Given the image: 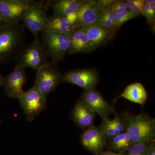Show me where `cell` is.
<instances>
[{
	"mask_svg": "<svg viewBox=\"0 0 155 155\" xmlns=\"http://www.w3.org/2000/svg\"><path fill=\"white\" fill-rule=\"evenodd\" d=\"M125 131L132 144L155 141V119L145 113L138 115L125 114L122 116Z\"/></svg>",
	"mask_w": 155,
	"mask_h": 155,
	"instance_id": "obj_1",
	"label": "cell"
},
{
	"mask_svg": "<svg viewBox=\"0 0 155 155\" xmlns=\"http://www.w3.org/2000/svg\"><path fill=\"white\" fill-rule=\"evenodd\" d=\"M24 35L20 24L4 23L0 27V61L15 56L22 46Z\"/></svg>",
	"mask_w": 155,
	"mask_h": 155,
	"instance_id": "obj_2",
	"label": "cell"
},
{
	"mask_svg": "<svg viewBox=\"0 0 155 155\" xmlns=\"http://www.w3.org/2000/svg\"><path fill=\"white\" fill-rule=\"evenodd\" d=\"M50 1H33L31 2L22 19L24 25L35 38L44 30L48 19Z\"/></svg>",
	"mask_w": 155,
	"mask_h": 155,
	"instance_id": "obj_3",
	"label": "cell"
},
{
	"mask_svg": "<svg viewBox=\"0 0 155 155\" xmlns=\"http://www.w3.org/2000/svg\"><path fill=\"white\" fill-rule=\"evenodd\" d=\"M51 62H46L36 70L34 87L46 97L63 82V73Z\"/></svg>",
	"mask_w": 155,
	"mask_h": 155,
	"instance_id": "obj_4",
	"label": "cell"
},
{
	"mask_svg": "<svg viewBox=\"0 0 155 155\" xmlns=\"http://www.w3.org/2000/svg\"><path fill=\"white\" fill-rule=\"evenodd\" d=\"M42 43L44 46L52 63L57 65L64 61L68 52L69 37L53 32L42 31Z\"/></svg>",
	"mask_w": 155,
	"mask_h": 155,
	"instance_id": "obj_5",
	"label": "cell"
},
{
	"mask_svg": "<svg viewBox=\"0 0 155 155\" xmlns=\"http://www.w3.org/2000/svg\"><path fill=\"white\" fill-rule=\"evenodd\" d=\"M48 57L41 41L36 38L19 55L17 64L25 69L30 68L36 71L47 61Z\"/></svg>",
	"mask_w": 155,
	"mask_h": 155,
	"instance_id": "obj_6",
	"label": "cell"
},
{
	"mask_svg": "<svg viewBox=\"0 0 155 155\" xmlns=\"http://www.w3.org/2000/svg\"><path fill=\"white\" fill-rule=\"evenodd\" d=\"M46 97L33 87L19 98L21 107L27 120L31 122L46 109Z\"/></svg>",
	"mask_w": 155,
	"mask_h": 155,
	"instance_id": "obj_7",
	"label": "cell"
},
{
	"mask_svg": "<svg viewBox=\"0 0 155 155\" xmlns=\"http://www.w3.org/2000/svg\"><path fill=\"white\" fill-rule=\"evenodd\" d=\"M99 81L98 72L94 69H74L63 75V82H67L83 88L84 91L95 90Z\"/></svg>",
	"mask_w": 155,
	"mask_h": 155,
	"instance_id": "obj_8",
	"label": "cell"
},
{
	"mask_svg": "<svg viewBox=\"0 0 155 155\" xmlns=\"http://www.w3.org/2000/svg\"><path fill=\"white\" fill-rule=\"evenodd\" d=\"M32 0H0V14L4 23L19 24Z\"/></svg>",
	"mask_w": 155,
	"mask_h": 155,
	"instance_id": "obj_9",
	"label": "cell"
},
{
	"mask_svg": "<svg viewBox=\"0 0 155 155\" xmlns=\"http://www.w3.org/2000/svg\"><path fill=\"white\" fill-rule=\"evenodd\" d=\"M25 68L16 64L14 70L4 78L3 85L6 95L11 99H17L24 93L23 87L26 82Z\"/></svg>",
	"mask_w": 155,
	"mask_h": 155,
	"instance_id": "obj_10",
	"label": "cell"
},
{
	"mask_svg": "<svg viewBox=\"0 0 155 155\" xmlns=\"http://www.w3.org/2000/svg\"><path fill=\"white\" fill-rule=\"evenodd\" d=\"M102 11L98 1L83 0L82 5L76 13L75 22L76 29L84 28L97 22Z\"/></svg>",
	"mask_w": 155,
	"mask_h": 155,
	"instance_id": "obj_11",
	"label": "cell"
},
{
	"mask_svg": "<svg viewBox=\"0 0 155 155\" xmlns=\"http://www.w3.org/2000/svg\"><path fill=\"white\" fill-rule=\"evenodd\" d=\"M81 99L95 114H98L102 120L107 119L112 113H116L113 106L95 90L84 91Z\"/></svg>",
	"mask_w": 155,
	"mask_h": 155,
	"instance_id": "obj_12",
	"label": "cell"
},
{
	"mask_svg": "<svg viewBox=\"0 0 155 155\" xmlns=\"http://www.w3.org/2000/svg\"><path fill=\"white\" fill-rule=\"evenodd\" d=\"M107 138L99 128L92 125L84 129L81 136L83 146L94 155H98L107 145Z\"/></svg>",
	"mask_w": 155,
	"mask_h": 155,
	"instance_id": "obj_13",
	"label": "cell"
},
{
	"mask_svg": "<svg viewBox=\"0 0 155 155\" xmlns=\"http://www.w3.org/2000/svg\"><path fill=\"white\" fill-rule=\"evenodd\" d=\"M81 28L86 35L92 51L105 45L115 37L98 22Z\"/></svg>",
	"mask_w": 155,
	"mask_h": 155,
	"instance_id": "obj_14",
	"label": "cell"
},
{
	"mask_svg": "<svg viewBox=\"0 0 155 155\" xmlns=\"http://www.w3.org/2000/svg\"><path fill=\"white\" fill-rule=\"evenodd\" d=\"M83 2V0L50 1V7L53 9L54 14L67 17L75 25L76 13Z\"/></svg>",
	"mask_w": 155,
	"mask_h": 155,
	"instance_id": "obj_15",
	"label": "cell"
},
{
	"mask_svg": "<svg viewBox=\"0 0 155 155\" xmlns=\"http://www.w3.org/2000/svg\"><path fill=\"white\" fill-rule=\"evenodd\" d=\"M76 29L74 24L67 17L53 14L48 17L43 31L69 37Z\"/></svg>",
	"mask_w": 155,
	"mask_h": 155,
	"instance_id": "obj_16",
	"label": "cell"
},
{
	"mask_svg": "<svg viewBox=\"0 0 155 155\" xmlns=\"http://www.w3.org/2000/svg\"><path fill=\"white\" fill-rule=\"evenodd\" d=\"M72 117L76 125L84 130L93 125L95 114L80 99L74 106Z\"/></svg>",
	"mask_w": 155,
	"mask_h": 155,
	"instance_id": "obj_17",
	"label": "cell"
},
{
	"mask_svg": "<svg viewBox=\"0 0 155 155\" xmlns=\"http://www.w3.org/2000/svg\"><path fill=\"white\" fill-rule=\"evenodd\" d=\"M69 55L86 54L92 51L86 35L81 28H77L69 36Z\"/></svg>",
	"mask_w": 155,
	"mask_h": 155,
	"instance_id": "obj_18",
	"label": "cell"
},
{
	"mask_svg": "<svg viewBox=\"0 0 155 155\" xmlns=\"http://www.w3.org/2000/svg\"><path fill=\"white\" fill-rule=\"evenodd\" d=\"M121 97L143 106L147 99V93L141 83L136 82L128 85L120 96L114 100V103Z\"/></svg>",
	"mask_w": 155,
	"mask_h": 155,
	"instance_id": "obj_19",
	"label": "cell"
},
{
	"mask_svg": "<svg viewBox=\"0 0 155 155\" xmlns=\"http://www.w3.org/2000/svg\"><path fill=\"white\" fill-rule=\"evenodd\" d=\"M99 128L107 139L125 131L122 116L117 114L114 119L103 120Z\"/></svg>",
	"mask_w": 155,
	"mask_h": 155,
	"instance_id": "obj_20",
	"label": "cell"
},
{
	"mask_svg": "<svg viewBox=\"0 0 155 155\" xmlns=\"http://www.w3.org/2000/svg\"><path fill=\"white\" fill-rule=\"evenodd\" d=\"M132 144L131 140L126 131L107 139L108 149L118 153L126 154Z\"/></svg>",
	"mask_w": 155,
	"mask_h": 155,
	"instance_id": "obj_21",
	"label": "cell"
},
{
	"mask_svg": "<svg viewBox=\"0 0 155 155\" xmlns=\"http://www.w3.org/2000/svg\"><path fill=\"white\" fill-rule=\"evenodd\" d=\"M115 17L116 14L108 8L103 11L97 21L103 28L115 36L117 31L114 26Z\"/></svg>",
	"mask_w": 155,
	"mask_h": 155,
	"instance_id": "obj_22",
	"label": "cell"
},
{
	"mask_svg": "<svg viewBox=\"0 0 155 155\" xmlns=\"http://www.w3.org/2000/svg\"><path fill=\"white\" fill-rule=\"evenodd\" d=\"M138 17L139 16L137 14L130 10H127L120 14H116L114 23L115 28L118 31L125 22Z\"/></svg>",
	"mask_w": 155,
	"mask_h": 155,
	"instance_id": "obj_23",
	"label": "cell"
},
{
	"mask_svg": "<svg viewBox=\"0 0 155 155\" xmlns=\"http://www.w3.org/2000/svg\"><path fill=\"white\" fill-rule=\"evenodd\" d=\"M150 144L146 143L133 144L125 155H146Z\"/></svg>",
	"mask_w": 155,
	"mask_h": 155,
	"instance_id": "obj_24",
	"label": "cell"
},
{
	"mask_svg": "<svg viewBox=\"0 0 155 155\" xmlns=\"http://www.w3.org/2000/svg\"><path fill=\"white\" fill-rule=\"evenodd\" d=\"M143 15L146 18L147 22L150 25L154 24L155 5H149L144 3L143 8Z\"/></svg>",
	"mask_w": 155,
	"mask_h": 155,
	"instance_id": "obj_25",
	"label": "cell"
},
{
	"mask_svg": "<svg viewBox=\"0 0 155 155\" xmlns=\"http://www.w3.org/2000/svg\"><path fill=\"white\" fill-rule=\"evenodd\" d=\"M109 9L116 14H120L128 10L125 1H115Z\"/></svg>",
	"mask_w": 155,
	"mask_h": 155,
	"instance_id": "obj_26",
	"label": "cell"
},
{
	"mask_svg": "<svg viewBox=\"0 0 155 155\" xmlns=\"http://www.w3.org/2000/svg\"><path fill=\"white\" fill-rule=\"evenodd\" d=\"M143 0H128L126 1V5L128 10H130L133 7L143 2Z\"/></svg>",
	"mask_w": 155,
	"mask_h": 155,
	"instance_id": "obj_27",
	"label": "cell"
},
{
	"mask_svg": "<svg viewBox=\"0 0 155 155\" xmlns=\"http://www.w3.org/2000/svg\"><path fill=\"white\" fill-rule=\"evenodd\" d=\"M146 155H155V141L149 145Z\"/></svg>",
	"mask_w": 155,
	"mask_h": 155,
	"instance_id": "obj_28",
	"label": "cell"
},
{
	"mask_svg": "<svg viewBox=\"0 0 155 155\" xmlns=\"http://www.w3.org/2000/svg\"><path fill=\"white\" fill-rule=\"evenodd\" d=\"M98 155H125L123 154L118 153L112 151H102Z\"/></svg>",
	"mask_w": 155,
	"mask_h": 155,
	"instance_id": "obj_29",
	"label": "cell"
},
{
	"mask_svg": "<svg viewBox=\"0 0 155 155\" xmlns=\"http://www.w3.org/2000/svg\"><path fill=\"white\" fill-rule=\"evenodd\" d=\"M145 3L149 5H155V0H144Z\"/></svg>",
	"mask_w": 155,
	"mask_h": 155,
	"instance_id": "obj_30",
	"label": "cell"
},
{
	"mask_svg": "<svg viewBox=\"0 0 155 155\" xmlns=\"http://www.w3.org/2000/svg\"><path fill=\"white\" fill-rule=\"evenodd\" d=\"M3 81H4V78L2 77L1 73H0V86L3 85Z\"/></svg>",
	"mask_w": 155,
	"mask_h": 155,
	"instance_id": "obj_31",
	"label": "cell"
},
{
	"mask_svg": "<svg viewBox=\"0 0 155 155\" xmlns=\"http://www.w3.org/2000/svg\"><path fill=\"white\" fill-rule=\"evenodd\" d=\"M4 24V22H3L2 19V17H1V14H0V27H2Z\"/></svg>",
	"mask_w": 155,
	"mask_h": 155,
	"instance_id": "obj_32",
	"label": "cell"
}]
</instances>
